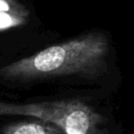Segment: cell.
Instances as JSON below:
<instances>
[{
	"label": "cell",
	"mask_w": 134,
	"mask_h": 134,
	"mask_svg": "<svg viewBox=\"0 0 134 134\" xmlns=\"http://www.w3.org/2000/svg\"><path fill=\"white\" fill-rule=\"evenodd\" d=\"M110 41L89 31L0 67V82L34 84L59 80H95L108 67Z\"/></svg>",
	"instance_id": "cell-1"
},
{
	"label": "cell",
	"mask_w": 134,
	"mask_h": 134,
	"mask_svg": "<svg viewBox=\"0 0 134 134\" xmlns=\"http://www.w3.org/2000/svg\"><path fill=\"white\" fill-rule=\"evenodd\" d=\"M19 115L50 122L66 134H108L105 118L83 100L58 99L30 103L0 100V116Z\"/></svg>",
	"instance_id": "cell-2"
},
{
	"label": "cell",
	"mask_w": 134,
	"mask_h": 134,
	"mask_svg": "<svg viewBox=\"0 0 134 134\" xmlns=\"http://www.w3.org/2000/svg\"><path fill=\"white\" fill-rule=\"evenodd\" d=\"M0 134H66L59 127L34 118L32 120H19L5 125Z\"/></svg>",
	"instance_id": "cell-3"
}]
</instances>
